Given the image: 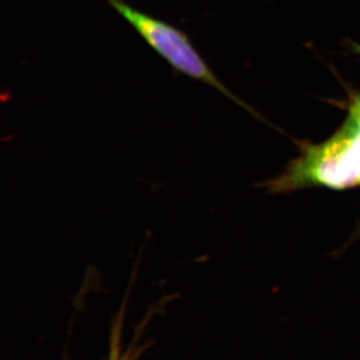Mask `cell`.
<instances>
[{"label":"cell","mask_w":360,"mask_h":360,"mask_svg":"<svg viewBox=\"0 0 360 360\" xmlns=\"http://www.w3.org/2000/svg\"><path fill=\"white\" fill-rule=\"evenodd\" d=\"M116 13L124 18L146 44L179 75L210 85L231 96L224 84L201 58L186 32L127 4L124 0H105Z\"/></svg>","instance_id":"1"},{"label":"cell","mask_w":360,"mask_h":360,"mask_svg":"<svg viewBox=\"0 0 360 360\" xmlns=\"http://www.w3.org/2000/svg\"><path fill=\"white\" fill-rule=\"evenodd\" d=\"M112 360H115V354L112 355Z\"/></svg>","instance_id":"2"}]
</instances>
